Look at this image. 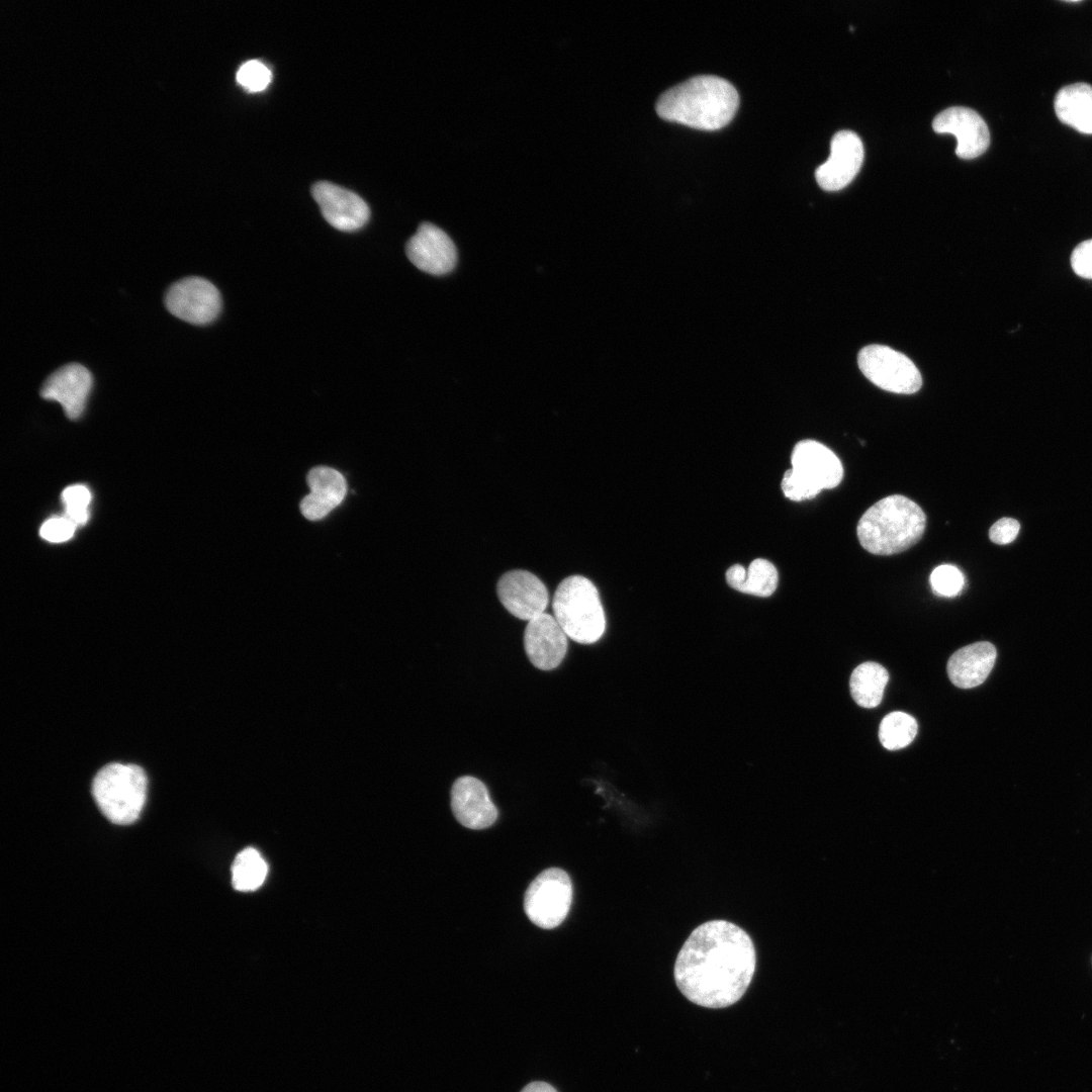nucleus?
<instances>
[{
    "instance_id": "obj_8",
    "label": "nucleus",
    "mask_w": 1092,
    "mask_h": 1092,
    "mask_svg": "<svg viewBox=\"0 0 1092 1092\" xmlns=\"http://www.w3.org/2000/svg\"><path fill=\"white\" fill-rule=\"evenodd\" d=\"M165 305L170 313L184 322L205 325L217 317L221 308V297L210 281L192 276L169 287L165 295Z\"/></svg>"
},
{
    "instance_id": "obj_23",
    "label": "nucleus",
    "mask_w": 1092,
    "mask_h": 1092,
    "mask_svg": "<svg viewBox=\"0 0 1092 1092\" xmlns=\"http://www.w3.org/2000/svg\"><path fill=\"white\" fill-rule=\"evenodd\" d=\"M268 866L260 852L248 847L240 851L232 864V884L238 891H254L265 881Z\"/></svg>"
},
{
    "instance_id": "obj_22",
    "label": "nucleus",
    "mask_w": 1092,
    "mask_h": 1092,
    "mask_svg": "<svg viewBox=\"0 0 1092 1092\" xmlns=\"http://www.w3.org/2000/svg\"><path fill=\"white\" fill-rule=\"evenodd\" d=\"M889 673L877 662H863L851 673L849 688L854 702L863 708L877 707L884 695Z\"/></svg>"
},
{
    "instance_id": "obj_11",
    "label": "nucleus",
    "mask_w": 1092,
    "mask_h": 1092,
    "mask_svg": "<svg viewBox=\"0 0 1092 1092\" xmlns=\"http://www.w3.org/2000/svg\"><path fill=\"white\" fill-rule=\"evenodd\" d=\"M406 256L420 270L432 275L451 272L457 262V250L451 238L439 226L423 222L405 246Z\"/></svg>"
},
{
    "instance_id": "obj_26",
    "label": "nucleus",
    "mask_w": 1092,
    "mask_h": 1092,
    "mask_svg": "<svg viewBox=\"0 0 1092 1092\" xmlns=\"http://www.w3.org/2000/svg\"><path fill=\"white\" fill-rule=\"evenodd\" d=\"M932 590L941 597H956L964 587L965 578L962 571L954 565L942 564L933 569L930 574Z\"/></svg>"
},
{
    "instance_id": "obj_6",
    "label": "nucleus",
    "mask_w": 1092,
    "mask_h": 1092,
    "mask_svg": "<svg viewBox=\"0 0 1092 1092\" xmlns=\"http://www.w3.org/2000/svg\"><path fill=\"white\" fill-rule=\"evenodd\" d=\"M572 901L569 876L561 869L540 873L528 887L524 909L528 918L543 929L557 927L567 916Z\"/></svg>"
},
{
    "instance_id": "obj_18",
    "label": "nucleus",
    "mask_w": 1092,
    "mask_h": 1092,
    "mask_svg": "<svg viewBox=\"0 0 1092 1092\" xmlns=\"http://www.w3.org/2000/svg\"><path fill=\"white\" fill-rule=\"evenodd\" d=\"M310 492L300 504L302 515L310 521L325 518L338 507L347 492L344 476L336 469L320 466L307 474Z\"/></svg>"
},
{
    "instance_id": "obj_16",
    "label": "nucleus",
    "mask_w": 1092,
    "mask_h": 1092,
    "mask_svg": "<svg viewBox=\"0 0 1092 1092\" xmlns=\"http://www.w3.org/2000/svg\"><path fill=\"white\" fill-rule=\"evenodd\" d=\"M791 463V468L820 491L836 487L843 477L840 459L815 440L798 442L792 451Z\"/></svg>"
},
{
    "instance_id": "obj_2",
    "label": "nucleus",
    "mask_w": 1092,
    "mask_h": 1092,
    "mask_svg": "<svg viewBox=\"0 0 1092 1092\" xmlns=\"http://www.w3.org/2000/svg\"><path fill=\"white\" fill-rule=\"evenodd\" d=\"M738 104L737 90L729 81L702 75L665 91L656 103V111L669 121L715 130L733 118Z\"/></svg>"
},
{
    "instance_id": "obj_25",
    "label": "nucleus",
    "mask_w": 1092,
    "mask_h": 1092,
    "mask_svg": "<svg viewBox=\"0 0 1092 1092\" xmlns=\"http://www.w3.org/2000/svg\"><path fill=\"white\" fill-rule=\"evenodd\" d=\"M65 505V517L76 526L84 525L88 521V506L91 502V492L84 485H72L62 493Z\"/></svg>"
},
{
    "instance_id": "obj_29",
    "label": "nucleus",
    "mask_w": 1092,
    "mask_h": 1092,
    "mask_svg": "<svg viewBox=\"0 0 1092 1092\" xmlns=\"http://www.w3.org/2000/svg\"><path fill=\"white\" fill-rule=\"evenodd\" d=\"M76 527L67 517H57L44 522L39 534L41 538L49 542L60 543L71 539Z\"/></svg>"
},
{
    "instance_id": "obj_12",
    "label": "nucleus",
    "mask_w": 1092,
    "mask_h": 1092,
    "mask_svg": "<svg viewBox=\"0 0 1092 1092\" xmlns=\"http://www.w3.org/2000/svg\"><path fill=\"white\" fill-rule=\"evenodd\" d=\"M311 194L325 219L335 229L352 232L362 228L369 218V207L357 193L329 181H318Z\"/></svg>"
},
{
    "instance_id": "obj_7",
    "label": "nucleus",
    "mask_w": 1092,
    "mask_h": 1092,
    "mask_svg": "<svg viewBox=\"0 0 1092 1092\" xmlns=\"http://www.w3.org/2000/svg\"><path fill=\"white\" fill-rule=\"evenodd\" d=\"M863 375L878 387L901 394L919 390L922 378L915 364L904 354L882 345H870L857 358Z\"/></svg>"
},
{
    "instance_id": "obj_14",
    "label": "nucleus",
    "mask_w": 1092,
    "mask_h": 1092,
    "mask_svg": "<svg viewBox=\"0 0 1092 1092\" xmlns=\"http://www.w3.org/2000/svg\"><path fill=\"white\" fill-rule=\"evenodd\" d=\"M524 646L535 667L551 670L561 663L567 652V635L554 616L543 613L528 621Z\"/></svg>"
},
{
    "instance_id": "obj_4",
    "label": "nucleus",
    "mask_w": 1092,
    "mask_h": 1092,
    "mask_svg": "<svg viewBox=\"0 0 1092 1092\" xmlns=\"http://www.w3.org/2000/svg\"><path fill=\"white\" fill-rule=\"evenodd\" d=\"M552 609L567 637L578 643H595L605 632L606 618L599 592L584 576L564 578L555 590Z\"/></svg>"
},
{
    "instance_id": "obj_30",
    "label": "nucleus",
    "mask_w": 1092,
    "mask_h": 1092,
    "mask_svg": "<svg viewBox=\"0 0 1092 1092\" xmlns=\"http://www.w3.org/2000/svg\"><path fill=\"white\" fill-rule=\"evenodd\" d=\"M1074 272L1082 278L1092 279V239L1080 243L1071 255Z\"/></svg>"
},
{
    "instance_id": "obj_5",
    "label": "nucleus",
    "mask_w": 1092,
    "mask_h": 1092,
    "mask_svg": "<svg viewBox=\"0 0 1092 1092\" xmlns=\"http://www.w3.org/2000/svg\"><path fill=\"white\" fill-rule=\"evenodd\" d=\"M92 795L110 822L130 824L139 818L146 802V774L135 764H106L93 779Z\"/></svg>"
},
{
    "instance_id": "obj_27",
    "label": "nucleus",
    "mask_w": 1092,
    "mask_h": 1092,
    "mask_svg": "<svg viewBox=\"0 0 1092 1092\" xmlns=\"http://www.w3.org/2000/svg\"><path fill=\"white\" fill-rule=\"evenodd\" d=\"M270 69L260 60L245 62L237 72V81L249 91H261L270 83Z\"/></svg>"
},
{
    "instance_id": "obj_28",
    "label": "nucleus",
    "mask_w": 1092,
    "mask_h": 1092,
    "mask_svg": "<svg viewBox=\"0 0 1092 1092\" xmlns=\"http://www.w3.org/2000/svg\"><path fill=\"white\" fill-rule=\"evenodd\" d=\"M781 487L784 495L794 502L812 499L820 490L803 478L793 468L787 470L783 476Z\"/></svg>"
},
{
    "instance_id": "obj_20",
    "label": "nucleus",
    "mask_w": 1092,
    "mask_h": 1092,
    "mask_svg": "<svg viewBox=\"0 0 1092 1092\" xmlns=\"http://www.w3.org/2000/svg\"><path fill=\"white\" fill-rule=\"evenodd\" d=\"M1058 118L1076 130L1092 134V86L1075 83L1060 89L1055 97Z\"/></svg>"
},
{
    "instance_id": "obj_31",
    "label": "nucleus",
    "mask_w": 1092,
    "mask_h": 1092,
    "mask_svg": "<svg viewBox=\"0 0 1092 1092\" xmlns=\"http://www.w3.org/2000/svg\"><path fill=\"white\" fill-rule=\"evenodd\" d=\"M1020 524L1013 518H1001L989 530L990 540L998 545L1008 544L1017 537Z\"/></svg>"
},
{
    "instance_id": "obj_15",
    "label": "nucleus",
    "mask_w": 1092,
    "mask_h": 1092,
    "mask_svg": "<svg viewBox=\"0 0 1092 1092\" xmlns=\"http://www.w3.org/2000/svg\"><path fill=\"white\" fill-rule=\"evenodd\" d=\"M93 378L79 363H69L54 371L43 382L40 395L59 402L71 420L78 419L86 405Z\"/></svg>"
},
{
    "instance_id": "obj_19",
    "label": "nucleus",
    "mask_w": 1092,
    "mask_h": 1092,
    "mask_svg": "<svg viewBox=\"0 0 1092 1092\" xmlns=\"http://www.w3.org/2000/svg\"><path fill=\"white\" fill-rule=\"evenodd\" d=\"M997 657L995 646L987 641L976 642L956 651L948 659L950 681L962 689L982 685L990 674Z\"/></svg>"
},
{
    "instance_id": "obj_3",
    "label": "nucleus",
    "mask_w": 1092,
    "mask_h": 1092,
    "mask_svg": "<svg viewBox=\"0 0 1092 1092\" xmlns=\"http://www.w3.org/2000/svg\"><path fill=\"white\" fill-rule=\"evenodd\" d=\"M926 526L923 510L912 499L901 495H888L860 517L856 534L860 545L875 555H893L903 552L922 537Z\"/></svg>"
},
{
    "instance_id": "obj_17",
    "label": "nucleus",
    "mask_w": 1092,
    "mask_h": 1092,
    "mask_svg": "<svg viewBox=\"0 0 1092 1092\" xmlns=\"http://www.w3.org/2000/svg\"><path fill=\"white\" fill-rule=\"evenodd\" d=\"M451 808L458 822L469 829H484L497 818L485 785L471 776L458 778L451 789Z\"/></svg>"
},
{
    "instance_id": "obj_9",
    "label": "nucleus",
    "mask_w": 1092,
    "mask_h": 1092,
    "mask_svg": "<svg viewBox=\"0 0 1092 1092\" xmlns=\"http://www.w3.org/2000/svg\"><path fill=\"white\" fill-rule=\"evenodd\" d=\"M863 156L862 142L854 131H837L831 140L829 158L816 169L819 186L826 191L844 188L858 173Z\"/></svg>"
},
{
    "instance_id": "obj_21",
    "label": "nucleus",
    "mask_w": 1092,
    "mask_h": 1092,
    "mask_svg": "<svg viewBox=\"0 0 1092 1092\" xmlns=\"http://www.w3.org/2000/svg\"><path fill=\"white\" fill-rule=\"evenodd\" d=\"M727 583L734 589L755 597H769L778 586L775 565L766 559H754L747 568L732 565L726 572Z\"/></svg>"
},
{
    "instance_id": "obj_24",
    "label": "nucleus",
    "mask_w": 1092,
    "mask_h": 1092,
    "mask_svg": "<svg viewBox=\"0 0 1092 1092\" xmlns=\"http://www.w3.org/2000/svg\"><path fill=\"white\" fill-rule=\"evenodd\" d=\"M916 720L904 712H892L882 720L879 739L888 750H898L909 745L917 734Z\"/></svg>"
},
{
    "instance_id": "obj_10",
    "label": "nucleus",
    "mask_w": 1092,
    "mask_h": 1092,
    "mask_svg": "<svg viewBox=\"0 0 1092 1092\" xmlns=\"http://www.w3.org/2000/svg\"><path fill=\"white\" fill-rule=\"evenodd\" d=\"M496 592L508 612L526 621L543 614L549 602L545 584L532 572L522 569L503 574Z\"/></svg>"
},
{
    "instance_id": "obj_13",
    "label": "nucleus",
    "mask_w": 1092,
    "mask_h": 1092,
    "mask_svg": "<svg viewBox=\"0 0 1092 1092\" xmlns=\"http://www.w3.org/2000/svg\"><path fill=\"white\" fill-rule=\"evenodd\" d=\"M932 127L938 133H951L957 138L956 154L962 159H974L982 155L990 144V133L985 120L968 107L946 108L935 116Z\"/></svg>"
},
{
    "instance_id": "obj_1",
    "label": "nucleus",
    "mask_w": 1092,
    "mask_h": 1092,
    "mask_svg": "<svg viewBox=\"0 0 1092 1092\" xmlns=\"http://www.w3.org/2000/svg\"><path fill=\"white\" fill-rule=\"evenodd\" d=\"M756 964L753 942L738 925L707 921L695 928L674 964L678 990L691 1002L707 1008L736 1003L751 983Z\"/></svg>"
},
{
    "instance_id": "obj_32",
    "label": "nucleus",
    "mask_w": 1092,
    "mask_h": 1092,
    "mask_svg": "<svg viewBox=\"0 0 1092 1092\" xmlns=\"http://www.w3.org/2000/svg\"><path fill=\"white\" fill-rule=\"evenodd\" d=\"M521 1092H557L556 1089L548 1083L535 1081L526 1085Z\"/></svg>"
}]
</instances>
